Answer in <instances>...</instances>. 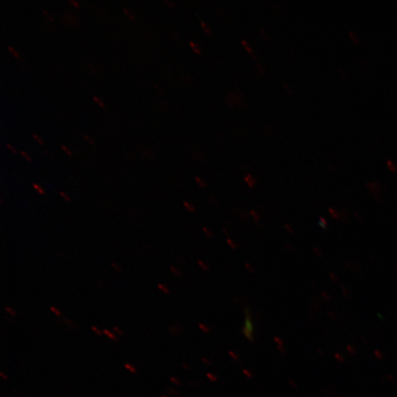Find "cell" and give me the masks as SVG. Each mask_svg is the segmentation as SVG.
Listing matches in <instances>:
<instances>
[{
	"mask_svg": "<svg viewBox=\"0 0 397 397\" xmlns=\"http://www.w3.org/2000/svg\"><path fill=\"white\" fill-rule=\"evenodd\" d=\"M354 214H355V217L358 220H360V221L362 220V217L360 214H359L358 212H354Z\"/></svg>",
	"mask_w": 397,
	"mask_h": 397,
	"instance_id": "cell-52",
	"label": "cell"
},
{
	"mask_svg": "<svg viewBox=\"0 0 397 397\" xmlns=\"http://www.w3.org/2000/svg\"><path fill=\"white\" fill-rule=\"evenodd\" d=\"M8 49L13 54V56L16 57V59H21L20 54H18V53L16 52V50H15L12 47L8 45Z\"/></svg>",
	"mask_w": 397,
	"mask_h": 397,
	"instance_id": "cell-26",
	"label": "cell"
},
{
	"mask_svg": "<svg viewBox=\"0 0 397 397\" xmlns=\"http://www.w3.org/2000/svg\"><path fill=\"white\" fill-rule=\"evenodd\" d=\"M200 25L202 26V28H203V30L207 33H212V30L211 28V27L209 25V24H207L205 22L200 21Z\"/></svg>",
	"mask_w": 397,
	"mask_h": 397,
	"instance_id": "cell-13",
	"label": "cell"
},
{
	"mask_svg": "<svg viewBox=\"0 0 397 397\" xmlns=\"http://www.w3.org/2000/svg\"><path fill=\"white\" fill-rule=\"evenodd\" d=\"M60 195H61L67 202H71L70 198L68 197V195H67L66 193H64V192H60Z\"/></svg>",
	"mask_w": 397,
	"mask_h": 397,
	"instance_id": "cell-40",
	"label": "cell"
},
{
	"mask_svg": "<svg viewBox=\"0 0 397 397\" xmlns=\"http://www.w3.org/2000/svg\"><path fill=\"white\" fill-rule=\"evenodd\" d=\"M125 368L128 369L132 373L135 374L137 372L136 369L134 367L131 366L130 364H125Z\"/></svg>",
	"mask_w": 397,
	"mask_h": 397,
	"instance_id": "cell-31",
	"label": "cell"
},
{
	"mask_svg": "<svg viewBox=\"0 0 397 397\" xmlns=\"http://www.w3.org/2000/svg\"><path fill=\"white\" fill-rule=\"evenodd\" d=\"M45 14L48 17L49 20L50 21H53V18H52L51 16H50V14L47 13V11L46 10H43Z\"/></svg>",
	"mask_w": 397,
	"mask_h": 397,
	"instance_id": "cell-53",
	"label": "cell"
},
{
	"mask_svg": "<svg viewBox=\"0 0 397 397\" xmlns=\"http://www.w3.org/2000/svg\"><path fill=\"white\" fill-rule=\"evenodd\" d=\"M91 330L94 332L96 333V334L98 335H102L103 333L100 331V330H99L98 328L92 326L91 327Z\"/></svg>",
	"mask_w": 397,
	"mask_h": 397,
	"instance_id": "cell-38",
	"label": "cell"
},
{
	"mask_svg": "<svg viewBox=\"0 0 397 397\" xmlns=\"http://www.w3.org/2000/svg\"><path fill=\"white\" fill-rule=\"evenodd\" d=\"M230 355L234 359V360H238V357L236 355V353H235L234 352L230 351L229 352Z\"/></svg>",
	"mask_w": 397,
	"mask_h": 397,
	"instance_id": "cell-49",
	"label": "cell"
},
{
	"mask_svg": "<svg viewBox=\"0 0 397 397\" xmlns=\"http://www.w3.org/2000/svg\"><path fill=\"white\" fill-rule=\"evenodd\" d=\"M330 279H331L333 282H337L338 281V276H336V275H334L333 273H330Z\"/></svg>",
	"mask_w": 397,
	"mask_h": 397,
	"instance_id": "cell-47",
	"label": "cell"
},
{
	"mask_svg": "<svg viewBox=\"0 0 397 397\" xmlns=\"http://www.w3.org/2000/svg\"><path fill=\"white\" fill-rule=\"evenodd\" d=\"M6 146L11 151L12 154H16V150L14 149V147L12 145L7 143Z\"/></svg>",
	"mask_w": 397,
	"mask_h": 397,
	"instance_id": "cell-42",
	"label": "cell"
},
{
	"mask_svg": "<svg viewBox=\"0 0 397 397\" xmlns=\"http://www.w3.org/2000/svg\"><path fill=\"white\" fill-rule=\"evenodd\" d=\"M355 63L357 67L361 68H366L367 66L366 61L361 58V57H356V58H355Z\"/></svg>",
	"mask_w": 397,
	"mask_h": 397,
	"instance_id": "cell-6",
	"label": "cell"
},
{
	"mask_svg": "<svg viewBox=\"0 0 397 397\" xmlns=\"http://www.w3.org/2000/svg\"><path fill=\"white\" fill-rule=\"evenodd\" d=\"M33 138H34L38 142H39L40 144L42 145V144H44L43 141H42L39 137H38L36 134H33Z\"/></svg>",
	"mask_w": 397,
	"mask_h": 397,
	"instance_id": "cell-45",
	"label": "cell"
},
{
	"mask_svg": "<svg viewBox=\"0 0 397 397\" xmlns=\"http://www.w3.org/2000/svg\"><path fill=\"white\" fill-rule=\"evenodd\" d=\"M195 180L197 185L201 188H205L207 186V183L203 178L200 177H196Z\"/></svg>",
	"mask_w": 397,
	"mask_h": 397,
	"instance_id": "cell-18",
	"label": "cell"
},
{
	"mask_svg": "<svg viewBox=\"0 0 397 397\" xmlns=\"http://www.w3.org/2000/svg\"><path fill=\"white\" fill-rule=\"evenodd\" d=\"M33 188L40 195H41L42 196H44L45 195V192L44 190V188L41 185H40L39 184L33 183Z\"/></svg>",
	"mask_w": 397,
	"mask_h": 397,
	"instance_id": "cell-11",
	"label": "cell"
},
{
	"mask_svg": "<svg viewBox=\"0 0 397 397\" xmlns=\"http://www.w3.org/2000/svg\"><path fill=\"white\" fill-rule=\"evenodd\" d=\"M200 328L202 330V331H203L205 333H210V329L209 328H207L206 326L202 325V324H200L199 325Z\"/></svg>",
	"mask_w": 397,
	"mask_h": 397,
	"instance_id": "cell-32",
	"label": "cell"
},
{
	"mask_svg": "<svg viewBox=\"0 0 397 397\" xmlns=\"http://www.w3.org/2000/svg\"><path fill=\"white\" fill-rule=\"evenodd\" d=\"M244 266H245L246 269H247L248 271H249L251 273H254L255 270H254V267H253V265H251L249 263H246L244 264Z\"/></svg>",
	"mask_w": 397,
	"mask_h": 397,
	"instance_id": "cell-27",
	"label": "cell"
},
{
	"mask_svg": "<svg viewBox=\"0 0 397 397\" xmlns=\"http://www.w3.org/2000/svg\"><path fill=\"white\" fill-rule=\"evenodd\" d=\"M373 195H374V197L375 200H376L377 202H379V203H381V204L383 203V200H382V199L381 198V197L379 196V195H378V194H373Z\"/></svg>",
	"mask_w": 397,
	"mask_h": 397,
	"instance_id": "cell-39",
	"label": "cell"
},
{
	"mask_svg": "<svg viewBox=\"0 0 397 397\" xmlns=\"http://www.w3.org/2000/svg\"><path fill=\"white\" fill-rule=\"evenodd\" d=\"M50 310L52 312H53L56 316H60L62 315L60 311H59L58 309H57L56 308L51 306L50 307Z\"/></svg>",
	"mask_w": 397,
	"mask_h": 397,
	"instance_id": "cell-37",
	"label": "cell"
},
{
	"mask_svg": "<svg viewBox=\"0 0 397 397\" xmlns=\"http://www.w3.org/2000/svg\"><path fill=\"white\" fill-rule=\"evenodd\" d=\"M6 311L8 313H9L11 315H12V316H15V315L16 314V312H15V311L13 310V309H12L11 308H10V307H8V306L6 307Z\"/></svg>",
	"mask_w": 397,
	"mask_h": 397,
	"instance_id": "cell-46",
	"label": "cell"
},
{
	"mask_svg": "<svg viewBox=\"0 0 397 397\" xmlns=\"http://www.w3.org/2000/svg\"><path fill=\"white\" fill-rule=\"evenodd\" d=\"M226 243H228V244L229 245V247L233 249V250H236L238 248V243L232 240L231 238H228L226 239Z\"/></svg>",
	"mask_w": 397,
	"mask_h": 397,
	"instance_id": "cell-16",
	"label": "cell"
},
{
	"mask_svg": "<svg viewBox=\"0 0 397 397\" xmlns=\"http://www.w3.org/2000/svg\"><path fill=\"white\" fill-rule=\"evenodd\" d=\"M183 82L187 86H190L191 84H194V80L190 76H185V77H183Z\"/></svg>",
	"mask_w": 397,
	"mask_h": 397,
	"instance_id": "cell-20",
	"label": "cell"
},
{
	"mask_svg": "<svg viewBox=\"0 0 397 397\" xmlns=\"http://www.w3.org/2000/svg\"><path fill=\"white\" fill-rule=\"evenodd\" d=\"M69 4H71L72 6H75V7H79L80 4L78 1H76V0H69Z\"/></svg>",
	"mask_w": 397,
	"mask_h": 397,
	"instance_id": "cell-41",
	"label": "cell"
},
{
	"mask_svg": "<svg viewBox=\"0 0 397 397\" xmlns=\"http://www.w3.org/2000/svg\"><path fill=\"white\" fill-rule=\"evenodd\" d=\"M170 380H171V381L176 384L180 385V381L178 379V378L172 376L171 378H170Z\"/></svg>",
	"mask_w": 397,
	"mask_h": 397,
	"instance_id": "cell-44",
	"label": "cell"
},
{
	"mask_svg": "<svg viewBox=\"0 0 397 397\" xmlns=\"http://www.w3.org/2000/svg\"><path fill=\"white\" fill-rule=\"evenodd\" d=\"M166 4H168L170 7H173L174 6V4L172 1H167V0H166V1H164Z\"/></svg>",
	"mask_w": 397,
	"mask_h": 397,
	"instance_id": "cell-55",
	"label": "cell"
},
{
	"mask_svg": "<svg viewBox=\"0 0 397 397\" xmlns=\"http://www.w3.org/2000/svg\"><path fill=\"white\" fill-rule=\"evenodd\" d=\"M84 139L91 145H94L93 141L87 135H84Z\"/></svg>",
	"mask_w": 397,
	"mask_h": 397,
	"instance_id": "cell-48",
	"label": "cell"
},
{
	"mask_svg": "<svg viewBox=\"0 0 397 397\" xmlns=\"http://www.w3.org/2000/svg\"><path fill=\"white\" fill-rule=\"evenodd\" d=\"M113 330H115L116 332H117L120 335H123V332L121 331L118 328H113Z\"/></svg>",
	"mask_w": 397,
	"mask_h": 397,
	"instance_id": "cell-54",
	"label": "cell"
},
{
	"mask_svg": "<svg viewBox=\"0 0 397 397\" xmlns=\"http://www.w3.org/2000/svg\"><path fill=\"white\" fill-rule=\"evenodd\" d=\"M21 154L25 159L26 161L29 162L32 161V159L30 158V156L27 153L24 152V151H21Z\"/></svg>",
	"mask_w": 397,
	"mask_h": 397,
	"instance_id": "cell-35",
	"label": "cell"
},
{
	"mask_svg": "<svg viewBox=\"0 0 397 397\" xmlns=\"http://www.w3.org/2000/svg\"><path fill=\"white\" fill-rule=\"evenodd\" d=\"M257 67L258 71L260 74H266V71H267V70H266V68H265V67H264L262 64L258 63V64H257V67Z\"/></svg>",
	"mask_w": 397,
	"mask_h": 397,
	"instance_id": "cell-19",
	"label": "cell"
},
{
	"mask_svg": "<svg viewBox=\"0 0 397 397\" xmlns=\"http://www.w3.org/2000/svg\"><path fill=\"white\" fill-rule=\"evenodd\" d=\"M313 251L314 252V253L319 258L323 257L324 254L323 252H321L318 248H313Z\"/></svg>",
	"mask_w": 397,
	"mask_h": 397,
	"instance_id": "cell-30",
	"label": "cell"
},
{
	"mask_svg": "<svg viewBox=\"0 0 397 397\" xmlns=\"http://www.w3.org/2000/svg\"><path fill=\"white\" fill-rule=\"evenodd\" d=\"M260 31L261 34L263 35V37L265 38V39H266V40L269 39L268 34H267L266 30H265L263 29H260Z\"/></svg>",
	"mask_w": 397,
	"mask_h": 397,
	"instance_id": "cell-43",
	"label": "cell"
},
{
	"mask_svg": "<svg viewBox=\"0 0 397 397\" xmlns=\"http://www.w3.org/2000/svg\"><path fill=\"white\" fill-rule=\"evenodd\" d=\"M170 270H171L173 274H174L176 276L179 277L181 275V271L175 266L170 267Z\"/></svg>",
	"mask_w": 397,
	"mask_h": 397,
	"instance_id": "cell-21",
	"label": "cell"
},
{
	"mask_svg": "<svg viewBox=\"0 0 397 397\" xmlns=\"http://www.w3.org/2000/svg\"><path fill=\"white\" fill-rule=\"evenodd\" d=\"M285 229H287V231L290 234H293L294 233L293 226L292 224H285Z\"/></svg>",
	"mask_w": 397,
	"mask_h": 397,
	"instance_id": "cell-29",
	"label": "cell"
},
{
	"mask_svg": "<svg viewBox=\"0 0 397 397\" xmlns=\"http://www.w3.org/2000/svg\"><path fill=\"white\" fill-rule=\"evenodd\" d=\"M387 165L392 173H395L397 172V166L393 161L390 160L387 161Z\"/></svg>",
	"mask_w": 397,
	"mask_h": 397,
	"instance_id": "cell-15",
	"label": "cell"
},
{
	"mask_svg": "<svg viewBox=\"0 0 397 397\" xmlns=\"http://www.w3.org/2000/svg\"><path fill=\"white\" fill-rule=\"evenodd\" d=\"M367 187L369 188V190L373 192V194H378L382 191V185L381 183L374 182V183H368Z\"/></svg>",
	"mask_w": 397,
	"mask_h": 397,
	"instance_id": "cell-2",
	"label": "cell"
},
{
	"mask_svg": "<svg viewBox=\"0 0 397 397\" xmlns=\"http://www.w3.org/2000/svg\"><path fill=\"white\" fill-rule=\"evenodd\" d=\"M93 100L94 102H96L97 104H98V105L100 106L101 108H105V103L98 97L93 96Z\"/></svg>",
	"mask_w": 397,
	"mask_h": 397,
	"instance_id": "cell-24",
	"label": "cell"
},
{
	"mask_svg": "<svg viewBox=\"0 0 397 397\" xmlns=\"http://www.w3.org/2000/svg\"><path fill=\"white\" fill-rule=\"evenodd\" d=\"M241 43L243 45V47L246 48V50H247L249 52V53L251 54L253 57H254V58H256L255 52L252 47V46L251 45V44L248 41H246L245 40H241Z\"/></svg>",
	"mask_w": 397,
	"mask_h": 397,
	"instance_id": "cell-4",
	"label": "cell"
},
{
	"mask_svg": "<svg viewBox=\"0 0 397 397\" xmlns=\"http://www.w3.org/2000/svg\"><path fill=\"white\" fill-rule=\"evenodd\" d=\"M161 397H168V396H166V395H164V394H163V395H161Z\"/></svg>",
	"mask_w": 397,
	"mask_h": 397,
	"instance_id": "cell-58",
	"label": "cell"
},
{
	"mask_svg": "<svg viewBox=\"0 0 397 397\" xmlns=\"http://www.w3.org/2000/svg\"><path fill=\"white\" fill-rule=\"evenodd\" d=\"M207 376L212 382H217L218 377L212 373H207Z\"/></svg>",
	"mask_w": 397,
	"mask_h": 397,
	"instance_id": "cell-25",
	"label": "cell"
},
{
	"mask_svg": "<svg viewBox=\"0 0 397 397\" xmlns=\"http://www.w3.org/2000/svg\"><path fill=\"white\" fill-rule=\"evenodd\" d=\"M123 11H124L125 14L130 18V20L131 21H134L136 20V18H135L134 13H132L130 10L127 9L126 8H124Z\"/></svg>",
	"mask_w": 397,
	"mask_h": 397,
	"instance_id": "cell-14",
	"label": "cell"
},
{
	"mask_svg": "<svg viewBox=\"0 0 397 397\" xmlns=\"http://www.w3.org/2000/svg\"><path fill=\"white\" fill-rule=\"evenodd\" d=\"M183 205H184V207H185V209L188 212L194 213V212H196L195 206L193 204H192L191 202H189L188 201H184Z\"/></svg>",
	"mask_w": 397,
	"mask_h": 397,
	"instance_id": "cell-7",
	"label": "cell"
},
{
	"mask_svg": "<svg viewBox=\"0 0 397 397\" xmlns=\"http://www.w3.org/2000/svg\"><path fill=\"white\" fill-rule=\"evenodd\" d=\"M202 361H203L205 364H207V365H209V364H210V363H209V362H207V360H206L205 358H203V359H202Z\"/></svg>",
	"mask_w": 397,
	"mask_h": 397,
	"instance_id": "cell-57",
	"label": "cell"
},
{
	"mask_svg": "<svg viewBox=\"0 0 397 397\" xmlns=\"http://www.w3.org/2000/svg\"><path fill=\"white\" fill-rule=\"evenodd\" d=\"M350 36L351 38V39L352 40V41L355 43L358 42V38L356 35V34L352 31L350 32Z\"/></svg>",
	"mask_w": 397,
	"mask_h": 397,
	"instance_id": "cell-33",
	"label": "cell"
},
{
	"mask_svg": "<svg viewBox=\"0 0 397 397\" xmlns=\"http://www.w3.org/2000/svg\"><path fill=\"white\" fill-rule=\"evenodd\" d=\"M104 334H105L109 338L113 340V341H117V338L113 335V333H111L110 331H108V330H103Z\"/></svg>",
	"mask_w": 397,
	"mask_h": 397,
	"instance_id": "cell-22",
	"label": "cell"
},
{
	"mask_svg": "<svg viewBox=\"0 0 397 397\" xmlns=\"http://www.w3.org/2000/svg\"><path fill=\"white\" fill-rule=\"evenodd\" d=\"M329 213L330 214V216L335 219H342V214H340L339 212H338L337 211H335V209H332V207H330V209H328Z\"/></svg>",
	"mask_w": 397,
	"mask_h": 397,
	"instance_id": "cell-9",
	"label": "cell"
},
{
	"mask_svg": "<svg viewBox=\"0 0 397 397\" xmlns=\"http://www.w3.org/2000/svg\"><path fill=\"white\" fill-rule=\"evenodd\" d=\"M110 265H111V267H112L113 269H115L117 272H122L121 268L118 266V265H117V263L112 262V263H110Z\"/></svg>",
	"mask_w": 397,
	"mask_h": 397,
	"instance_id": "cell-34",
	"label": "cell"
},
{
	"mask_svg": "<svg viewBox=\"0 0 397 397\" xmlns=\"http://www.w3.org/2000/svg\"><path fill=\"white\" fill-rule=\"evenodd\" d=\"M0 376H1L3 379H4L5 381L8 380V376L5 375L3 372L0 373Z\"/></svg>",
	"mask_w": 397,
	"mask_h": 397,
	"instance_id": "cell-56",
	"label": "cell"
},
{
	"mask_svg": "<svg viewBox=\"0 0 397 397\" xmlns=\"http://www.w3.org/2000/svg\"><path fill=\"white\" fill-rule=\"evenodd\" d=\"M202 229H203L204 233L205 234V235L207 237H209V238H213L214 237V234L211 229H207V228H203Z\"/></svg>",
	"mask_w": 397,
	"mask_h": 397,
	"instance_id": "cell-23",
	"label": "cell"
},
{
	"mask_svg": "<svg viewBox=\"0 0 397 397\" xmlns=\"http://www.w3.org/2000/svg\"><path fill=\"white\" fill-rule=\"evenodd\" d=\"M245 183L251 188H254L256 185V180L253 176L248 174L244 178Z\"/></svg>",
	"mask_w": 397,
	"mask_h": 397,
	"instance_id": "cell-5",
	"label": "cell"
},
{
	"mask_svg": "<svg viewBox=\"0 0 397 397\" xmlns=\"http://www.w3.org/2000/svg\"><path fill=\"white\" fill-rule=\"evenodd\" d=\"M189 45H190L191 47L196 53L200 54L202 52L201 47L197 42L191 41L190 42H189Z\"/></svg>",
	"mask_w": 397,
	"mask_h": 397,
	"instance_id": "cell-10",
	"label": "cell"
},
{
	"mask_svg": "<svg viewBox=\"0 0 397 397\" xmlns=\"http://www.w3.org/2000/svg\"><path fill=\"white\" fill-rule=\"evenodd\" d=\"M275 341L280 346H282V345H283L282 342L281 341V340H280L279 338L275 337Z\"/></svg>",
	"mask_w": 397,
	"mask_h": 397,
	"instance_id": "cell-51",
	"label": "cell"
},
{
	"mask_svg": "<svg viewBox=\"0 0 397 397\" xmlns=\"http://www.w3.org/2000/svg\"><path fill=\"white\" fill-rule=\"evenodd\" d=\"M245 313V326L242 330L243 335L247 338L249 341L254 342L253 332L254 326L252 321V316L248 308L244 309Z\"/></svg>",
	"mask_w": 397,
	"mask_h": 397,
	"instance_id": "cell-1",
	"label": "cell"
},
{
	"mask_svg": "<svg viewBox=\"0 0 397 397\" xmlns=\"http://www.w3.org/2000/svg\"><path fill=\"white\" fill-rule=\"evenodd\" d=\"M318 224L321 229L326 231L328 229V221L326 218L320 217Z\"/></svg>",
	"mask_w": 397,
	"mask_h": 397,
	"instance_id": "cell-8",
	"label": "cell"
},
{
	"mask_svg": "<svg viewBox=\"0 0 397 397\" xmlns=\"http://www.w3.org/2000/svg\"><path fill=\"white\" fill-rule=\"evenodd\" d=\"M243 374H244L246 376H248L249 378H252V376H253V375H252V374L250 372V371L243 369Z\"/></svg>",
	"mask_w": 397,
	"mask_h": 397,
	"instance_id": "cell-50",
	"label": "cell"
},
{
	"mask_svg": "<svg viewBox=\"0 0 397 397\" xmlns=\"http://www.w3.org/2000/svg\"><path fill=\"white\" fill-rule=\"evenodd\" d=\"M158 288L161 292L166 294H168L170 293L169 289L166 285L162 284V283H159Z\"/></svg>",
	"mask_w": 397,
	"mask_h": 397,
	"instance_id": "cell-17",
	"label": "cell"
},
{
	"mask_svg": "<svg viewBox=\"0 0 397 397\" xmlns=\"http://www.w3.org/2000/svg\"><path fill=\"white\" fill-rule=\"evenodd\" d=\"M198 265L204 271H209V265L206 263L205 261L199 260Z\"/></svg>",
	"mask_w": 397,
	"mask_h": 397,
	"instance_id": "cell-12",
	"label": "cell"
},
{
	"mask_svg": "<svg viewBox=\"0 0 397 397\" xmlns=\"http://www.w3.org/2000/svg\"><path fill=\"white\" fill-rule=\"evenodd\" d=\"M61 146H62V149L64 151L65 154H66L67 156H72V154H71V151L69 150V149H68L66 146L62 145Z\"/></svg>",
	"mask_w": 397,
	"mask_h": 397,
	"instance_id": "cell-36",
	"label": "cell"
},
{
	"mask_svg": "<svg viewBox=\"0 0 397 397\" xmlns=\"http://www.w3.org/2000/svg\"><path fill=\"white\" fill-rule=\"evenodd\" d=\"M240 99L241 98L238 97L237 93H231L228 98H226V103H228L231 106L237 105L241 103Z\"/></svg>",
	"mask_w": 397,
	"mask_h": 397,
	"instance_id": "cell-3",
	"label": "cell"
},
{
	"mask_svg": "<svg viewBox=\"0 0 397 397\" xmlns=\"http://www.w3.org/2000/svg\"><path fill=\"white\" fill-rule=\"evenodd\" d=\"M251 214L253 217L255 222H259L260 219L258 212H256L255 211H251Z\"/></svg>",
	"mask_w": 397,
	"mask_h": 397,
	"instance_id": "cell-28",
	"label": "cell"
}]
</instances>
